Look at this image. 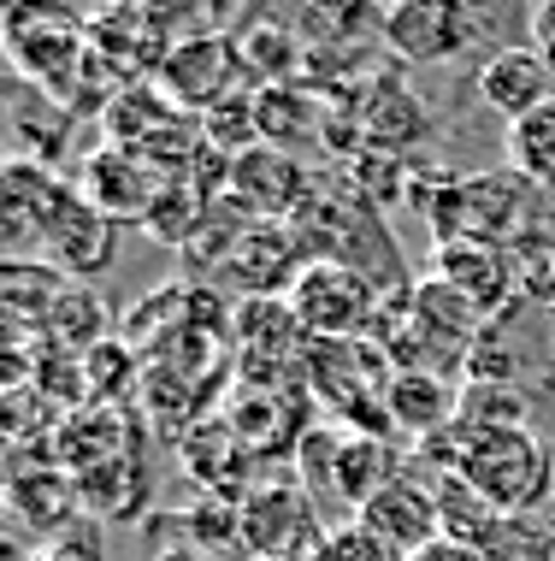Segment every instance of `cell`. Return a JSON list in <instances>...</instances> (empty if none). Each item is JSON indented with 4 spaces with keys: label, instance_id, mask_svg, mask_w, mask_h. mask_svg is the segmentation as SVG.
<instances>
[{
    "label": "cell",
    "instance_id": "obj_1",
    "mask_svg": "<svg viewBox=\"0 0 555 561\" xmlns=\"http://www.w3.org/2000/svg\"><path fill=\"white\" fill-rule=\"evenodd\" d=\"M426 444L438 473H461L502 514H537V503L555 491V455L537 444L532 426H490V432L449 426L443 437H426Z\"/></svg>",
    "mask_w": 555,
    "mask_h": 561
},
{
    "label": "cell",
    "instance_id": "obj_2",
    "mask_svg": "<svg viewBox=\"0 0 555 561\" xmlns=\"http://www.w3.org/2000/svg\"><path fill=\"white\" fill-rule=\"evenodd\" d=\"M308 390L332 408L337 420H355L361 432H384V397L396 360L379 348V337H349V343H308Z\"/></svg>",
    "mask_w": 555,
    "mask_h": 561
},
{
    "label": "cell",
    "instance_id": "obj_3",
    "mask_svg": "<svg viewBox=\"0 0 555 561\" xmlns=\"http://www.w3.org/2000/svg\"><path fill=\"white\" fill-rule=\"evenodd\" d=\"M284 308H290V320L302 325L308 343H349L372 331V284L367 272L343 266V261H325V254H313V261L296 272V284L284 290Z\"/></svg>",
    "mask_w": 555,
    "mask_h": 561
},
{
    "label": "cell",
    "instance_id": "obj_4",
    "mask_svg": "<svg viewBox=\"0 0 555 561\" xmlns=\"http://www.w3.org/2000/svg\"><path fill=\"white\" fill-rule=\"evenodd\" d=\"M7 54L36 89H48L54 101H78L71 95V71L89 59L83 48V24L71 12H48V7H12L7 12Z\"/></svg>",
    "mask_w": 555,
    "mask_h": 561
},
{
    "label": "cell",
    "instance_id": "obj_5",
    "mask_svg": "<svg viewBox=\"0 0 555 561\" xmlns=\"http://www.w3.org/2000/svg\"><path fill=\"white\" fill-rule=\"evenodd\" d=\"M66 178L48 172V160H30V154H12L7 172H0V237H7V261H36L42 254V237H48L54 214L71 202Z\"/></svg>",
    "mask_w": 555,
    "mask_h": 561
},
{
    "label": "cell",
    "instance_id": "obj_6",
    "mask_svg": "<svg viewBox=\"0 0 555 561\" xmlns=\"http://www.w3.org/2000/svg\"><path fill=\"white\" fill-rule=\"evenodd\" d=\"M236 543L261 561H308L320 550V526H313V496L302 484H261L243 508H236Z\"/></svg>",
    "mask_w": 555,
    "mask_h": 561
},
{
    "label": "cell",
    "instance_id": "obj_7",
    "mask_svg": "<svg viewBox=\"0 0 555 561\" xmlns=\"http://www.w3.org/2000/svg\"><path fill=\"white\" fill-rule=\"evenodd\" d=\"M224 195H231L248 219H261V225H290L308 207L313 178H308V165L296 154L261 142V148H248V154L224 160Z\"/></svg>",
    "mask_w": 555,
    "mask_h": 561
},
{
    "label": "cell",
    "instance_id": "obj_8",
    "mask_svg": "<svg viewBox=\"0 0 555 561\" xmlns=\"http://www.w3.org/2000/svg\"><path fill=\"white\" fill-rule=\"evenodd\" d=\"M160 190H166V178L125 142H101L95 154L78 165V195L95 207V214H107L113 225H130V219L148 225Z\"/></svg>",
    "mask_w": 555,
    "mask_h": 561
},
{
    "label": "cell",
    "instance_id": "obj_9",
    "mask_svg": "<svg viewBox=\"0 0 555 561\" xmlns=\"http://www.w3.org/2000/svg\"><path fill=\"white\" fill-rule=\"evenodd\" d=\"M379 36L408 66H438V59H455L467 48L473 12L455 7V0H402V7L379 12Z\"/></svg>",
    "mask_w": 555,
    "mask_h": 561
},
{
    "label": "cell",
    "instance_id": "obj_10",
    "mask_svg": "<svg viewBox=\"0 0 555 561\" xmlns=\"http://www.w3.org/2000/svg\"><path fill=\"white\" fill-rule=\"evenodd\" d=\"M236 36H189V42H172V54L160 59V89L177 113L195 107V113H213L224 95H236L231 78H236Z\"/></svg>",
    "mask_w": 555,
    "mask_h": 561
},
{
    "label": "cell",
    "instance_id": "obj_11",
    "mask_svg": "<svg viewBox=\"0 0 555 561\" xmlns=\"http://www.w3.org/2000/svg\"><path fill=\"white\" fill-rule=\"evenodd\" d=\"M113 254H118V225L107 214H95V207L71 190V202L59 207L48 237H42V261L54 272H66L71 284H83V278H95V272H107Z\"/></svg>",
    "mask_w": 555,
    "mask_h": 561
},
{
    "label": "cell",
    "instance_id": "obj_12",
    "mask_svg": "<svg viewBox=\"0 0 555 561\" xmlns=\"http://www.w3.org/2000/svg\"><path fill=\"white\" fill-rule=\"evenodd\" d=\"M527 178L514 172H478L455 190V242H502L527 219Z\"/></svg>",
    "mask_w": 555,
    "mask_h": 561
},
{
    "label": "cell",
    "instance_id": "obj_13",
    "mask_svg": "<svg viewBox=\"0 0 555 561\" xmlns=\"http://www.w3.org/2000/svg\"><path fill=\"white\" fill-rule=\"evenodd\" d=\"M478 101H485L490 113H502L508 125H520L527 113L550 107L555 101V71L537 59V48H502L490 54L485 66H478Z\"/></svg>",
    "mask_w": 555,
    "mask_h": 561
},
{
    "label": "cell",
    "instance_id": "obj_14",
    "mask_svg": "<svg viewBox=\"0 0 555 561\" xmlns=\"http://www.w3.org/2000/svg\"><path fill=\"white\" fill-rule=\"evenodd\" d=\"M355 520H361L372 538H384L402 561H408L414 550H426L431 538H443V533H438V496H431V484H419V479L384 484V491L372 496V503L355 514Z\"/></svg>",
    "mask_w": 555,
    "mask_h": 561
},
{
    "label": "cell",
    "instance_id": "obj_15",
    "mask_svg": "<svg viewBox=\"0 0 555 561\" xmlns=\"http://www.w3.org/2000/svg\"><path fill=\"white\" fill-rule=\"evenodd\" d=\"M431 272L455 284L478 313H497L514 296V261H508L502 242H443Z\"/></svg>",
    "mask_w": 555,
    "mask_h": 561
},
{
    "label": "cell",
    "instance_id": "obj_16",
    "mask_svg": "<svg viewBox=\"0 0 555 561\" xmlns=\"http://www.w3.org/2000/svg\"><path fill=\"white\" fill-rule=\"evenodd\" d=\"M455 408H461V390L443 373H396L384 397V420L426 444V437H443L455 426Z\"/></svg>",
    "mask_w": 555,
    "mask_h": 561
},
{
    "label": "cell",
    "instance_id": "obj_17",
    "mask_svg": "<svg viewBox=\"0 0 555 561\" xmlns=\"http://www.w3.org/2000/svg\"><path fill=\"white\" fill-rule=\"evenodd\" d=\"M396 455H390V444L379 432H343L337 449H332V491L337 503L349 514H361L372 496L384 491V484H396Z\"/></svg>",
    "mask_w": 555,
    "mask_h": 561
},
{
    "label": "cell",
    "instance_id": "obj_18",
    "mask_svg": "<svg viewBox=\"0 0 555 561\" xmlns=\"http://www.w3.org/2000/svg\"><path fill=\"white\" fill-rule=\"evenodd\" d=\"M254 125H261L266 148H302L325 136V95H313L302 83H278V89H254Z\"/></svg>",
    "mask_w": 555,
    "mask_h": 561
},
{
    "label": "cell",
    "instance_id": "obj_19",
    "mask_svg": "<svg viewBox=\"0 0 555 561\" xmlns=\"http://www.w3.org/2000/svg\"><path fill=\"white\" fill-rule=\"evenodd\" d=\"M355 107H361V136H367L361 154H390L396 160L402 148H414L419 136H426V107H419L396 78L372 83V95H355Z\"/></svg>",
    "mask_w": 555,
    "mask_h": 561
},
{
    "label": "cell",
    "instance_id": "obj_20",
    "mask_svg": "<svg viewBox=\"0 0 555 561\" xmlns=\"http://www.w3.org/2000/svg\"><path fill=\"white\" fill-rule=\"evenodd\" d=\"M71 290L66 272H54L48 261H7L0 266V301H7V320H12V337L24 331H48L59 296Z\"/></svg>",
    "mask_w": 555,
    "mask_h": 561
},
{
    "label": "cell",
    "instance_id": "obj_21",
    "mask_svg": "<svg viewBox=\"0 0 555 561\" xmlns=\"http://www.w3.org/2000/svg\"><path fill=\"white\" fill-rule=\"evenodd\" d=\"M431 496H438V533L455 543H473L485 550L490 533L502 526V508L490 496H478L461 473H431Z\"/></svg>",
    "mask_w": 555,
    "mask_h": 561
},
{
    "label": "cell",
    "instance_id": "obj_22",
    "mask_svg": "<svg viewBox=\"0 0 555 561\" xmlns=\"http://www.w3.org/2000/svg\"><path fill=\"white\" fill-rule=\"evenodd\" d=\"M12 514H19L24 526L59 533V526L78 514V484H71L66 467H19V473H12Z\"/></svg>",
    "mask_w": 555,
    "mask_h": 561
},
{
    "label": "cell",
    "instance_id": "obj_23",
    "mask_svg": "<svg viewBox=\"0 0 555 561\" xmlns=\"http://www.w3.org/2000/svg\"><path fill=\"white\" fill-rule=\"evenodd\" d=\"M78 484V508L101 514V520H125V514H137L142 503V455H118V461H101L89 467V473L71 479Z\"/></svg>",
    "mask_w": 555,
    "mask_h": 561
},
{
    "label": "cell",
    "instance_id": "obj_24",
    "mask_svg": "<svg viewBox=\"0 0 555 561\" xmlns=\"http://www.w3.org/2000/svg\"><path fill=\"white\" fill-rule=\"evenodd\" d=\"M502 154H508V172L527 178L532 190H555V101L527 113L520 125H508Z\"/></svg>",
    "mask_w": 555,
    "mask_h": 561
},
{
    "label": "cell",
    "instance_id": "obj_25",
    "mask_svg": "<svg viewBox=\"0 0 555 561\" xmlns=\"http://www.w3.org/2000/svg\"><path fill=\"white\" fill-rule=\"evenodd\" d=\"M107 343V308L89 284H71L59 296L54 320H48V348H66V355H89V348Z\"/></svg>",
    "mask_w": 555,
    "mask_h": 561
},
{
    "label": "cell",
    "instance_id": "obj_26",
    "mask_svg": "<svg viewBox=\"0 0 555 561\" xmlns=\"http://www.w3.org/2000/svg\"><path fill=\"white\" fill-rule=\"evenodd\" d=\"M207 219H213V202H207V184L201 178H177V184L160 190L154 214H148V231H154L160 242H189L207 231Z\"/></svg>",
    "mask_w": 555,
    "mask_h": 561
},
{
    "label": "cell",
    "instance_id": "obj_27",
    "mask_svg": "<svg viewBox=\"0 0 555 561\" xmlns=\"http://www.w3.org/2000/svg\"><path fill=\"white\" fill-rule=\"evenodd\" d=\"M455 426H527V402L508 378H467L461 385V408H455Z\"/></svg>",
    "mask_w": 555,
    "mask_h": 561
},
{
    "label": "cell",
    "instance_id": "obj_28",
    "mask_svg": "<svg viewBox=\"0 0 555 561\" xmlns=\"http://www.w3.org/2000/svg\"><path fill=\"white\" fill-rule=\"evenodd\" d=\"M236 66H243V78H254L261 89H278L296 66H302V48H296L284 30L261 24V30H248V36H236Z\"/></svg>",
    "mask_w": 555,
    "mask_h": 561
},
{
    "label": "cell",
    "instance_id": "obj_29",
    "mask_svg": "<svg viewBox=\"0 0 555 561\" xmlns=\"http://www.w3.org/2000/svg\"><path fill=\"white\" fill-rule=\"evenodd\" d=\"M485 561H555V520L544 514H502V526L478 550Z\"/></svg>",
    "mask_w": 555,
    "mask_h": 561
},
{
    "label": "cell",
    "instance_id": "obj_30",
    "mask_svg": "<svg viewBox=\"0 0 555 561\" xmlns=\"http://www.w3.org/2000/svg\"><path fill=\"white\" fill-rule=\"evenodd\" d=\"M137 378V355H130L125 337H107L101 348L83 355V390H89V408H118V397L130 390Z\"/></svg>",
    "mask_w": 555,
    "mask_h": 561
},
{
    "label": "cell",
    "instance_id": "obj_31",
    "mask_svg": "<svg viewBox=\"0 0 555 561\" xmlns=\"http://www.w3.org/2000/svg\"><path fill=\"white\" fill-rule=\"evenodd\" d=\"M308 561H402V556L390 550L384 538H372L361 520H349V526H332V533L320 538V550H313Z\"/></svg>",
    "mask_w": 555,
    "mask_h": 561
},
{
    "label": "cell",
    "instance_id": "obj_32",
    "mask_svg": "<svg viewBox=\"0 0 555 561\" xmlns=\"http://www.w3.org/2000/svg\"><path fill=\"white\" fill-rule=\"evenodd\" d=\"M527 48H537V59L555 71V0H544V7L527 12Z\"/></svg>",
    "mask_w": 555,
    "mask_h": 561
},
{
    "label": "cell",
    "instance_id": "obj_33",
    "mask_svg": "<svg viewBox=\"0 0 555 561\" xmlns=\"http://www.w3.org/2000/svg\"><path fill=\"white\" fill-rule=\"evenodd\" d=\"M42 561H101V550H95V538H89V533H66L54 550H42Z\"/></svg>",
    "mask_w": 555,
    "mask_h": 561
},
{
    "label": "cell",
    "instance_id": "obj_34",
    "mask_svg": "<svg viewBox=\"0 0 555 561\" xmlns=\"http://www.w3.org/2000/svg\"><path fill=\"white\" fill-rule=\"evenodd\" d=\"M408 561H485L473 543H455V538H431L426 550H414Z\"/></svg>",
    "mask_w": 555,
    "mask_h": 561
},
{
    "label": "cell",
    "instance_id": "obj_35",
    "mask_svg": "<svg viewBox=\"0 0 555 561\" xmlns=\"http://www.w3.org/2000/svg\"><path fill=\"white\" fill-rule=\"evenodd\" d=\"M160 561H213V556H207V550H195V543H189V550H166Z\"/></svg>",
    "mask_w": 555,
    "mask_h": 561
},
{
    "label": "cell",
    "instance_id": "obj_36",
    "mask_svg": "<svg viewBox=\"0 0 555 561\" xmlns=\"http://www.w3.org/2000/svg\"><path fill=\"white\" fill-rule=\"evenodd\" d=\"M550 496H555V491H550Z\"/></svg>",
    "mask_w": 555,
    "mask_h": 561
}]
</instances>
